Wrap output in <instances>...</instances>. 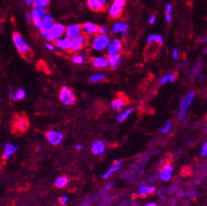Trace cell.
<instances>
[{"instance_id":"1","label":"cell","mask_w":207,"mask_h":206,"mask_svg":"<svg viewBox=\"0 0 207 206\" xmlns=\"http://www.w3.org/2000/svg\"><path fill=\"white\" fill-rule=\"evenodd\" d=\"M13 43L16 46L17 50H18V52L22 57L25 58V57H27L28 55H31V52H32L31 48L23 40V38L19 33L14 32L13 34Z\"/></svg>"},{"instance_id":"2","label":"cell","mask_w":207,"mask_h":206,"mask_svg":"<svg viewBox=\"0 0 207 206\" xmlns=\"http://www.w3.org/2000/svg\"><path fill=\"white\" fill-rule=\"evenodd\" d=\"M194 97H195V93H189V94H187V95L183 98V100L182 101V102H181L180 104V107H179L180 112L178 114V120L183 119V117L186 116V112L188 111L189 106L191 105V101H193Z\"/></svg>"},{"instance_id":"3","label":"cell","mask_w":207,"mask_h":206,"mask_svg":"<svg viewBox=\"0 0 207 206\" xmlns=\"http://www.w3.org/2000/svg\"><path fill=\"white\" fill-rule=\"evenodd\" d=\"M59 99L65 105H73L75 102V96L67 86L62 87L59 93Z\"/></svg>"},{"instance_id":"4","label":"cell","mask_w":207,"mask_h":206,"mask_svg":"<svg viewBox=\"0 0 207 206\" xmlns=\"http://www.w3.org/2000/svg\"><path fill=\"white\" fill-rule=\"evenodd\" d=\"M110 40L109 37L106 35H99L95 37V39L93 41V48L94 50L102 51L107 48Z\"/></svg>"},{"instance_id":"5","label":"cell","mask_w":207,"mask_h":206,"mask_svg":"<svg viewBox=\"0 0 207 206\" xmlns=\"http://www.w3.org/2000/svg\"><path fill=\"white\" fill-rule=\"evenodd\" d=\"M82 32V27L80 25L73 24L67 27L66 31H65V35H66V37L69 38L70 40H74L75 38L81 36Z\"/></svg>"},{"instance_id":"6","label":"cell","mask_w":207,"mask_h":206,"mask_svg":"<svg viewBox=\"0 0 207 206\" xmlns=\"http://www.w3.org/2000/svg\"><path fill=\"white\" fill-rule=\"evenodd\" d=\"M63 134L57 131H54V130H51V131H48L45 134V138L47 139V140L53 145H57L59 143H61L62 139H63Z\"/></svg>"},{"instance_id":"7","label":"cell","mask_w":207,"mask_h":206,"mask_svg":"<svg viewBox=\"0 0 207 206\" xmlns=\"http://www.w3.org/2000/svg\"><path fill=\"white\" fill-rule=\"evenodd\" d=\"M50 30H51L53 40H58V39H59V38L64 35L65 31H66L64 25H62V24L60 23H55L53 26L50 28Z\"/></svg>"},{"instance_id":"8","label":"cell","mask_w":207,"mask_h":206,"mask_svg":"<svg viewBox=\"0 0 207 206\" xmlns=\"http://www.w3.org/2000/svg\"><path fill=\"white\" fill-rule=\"evenodd\" d=\"M122 47V44L121 41L117 39H114L112 41H110L108 46L106 48V52L108 54V55H117L119 53Z\"/></svg>"},{"instance_id":"9","label":"cell","mask_w":207,"mask_h":206,"mask_svg":"<svg viewBox=\"0 0 207 206\" xmlns=\"http://www.w3.org/2000/svg\"><path fill=\"white\" fill-rule=\"evenodd\" d=\"M85 41H86V36L83 35H81L77 38L72 40L71 46L69 50H71L72 52H77L84 46Z\"/></svg>"},{"instance_id":"10","label":"cell","mask_w":207,"mask_h":206,"mask_svg":"<svg viewBox=\"0 0 207 206\" xmlns=\"http://www.w3.org/2000/svg\"><path fill=\"white\" fill-rule=\"evenodd\" d=\"M122 13V7L118 5L117 3H113L109 8V15L112 18H117L121 15Z\"/></svg>"},{"instance_id":"11","label":"cell","mask_w":207,"mask_h":206,"mask_svg":"<svg viewBox=\"0 0 207 206\" xmlns=\"http://www.w3.org/2000/svg\"><path fill=\"white\" fill-rule=\"evenodd\" d=\"M88 8L94 12H102L105 10L103 4L99 0H87Z\"/></svg>"},{"instance_id":"12","label":"cell","mask_w":207,"mask_h":206,"mask_svg":"<svg viewBox=\"0 0 207 206\" xmlns=\"http://www.w3.org/2000/svg\"><path fill=\"white\" fill-rule=\"evenodd\" d=\"M71 41L72 40L68 37L59 38L56 40V45L61 50H69L71 46Z\"/></svg>"},{"instance_id":"13","label":"cell","mask_w":207,"mask_h":206,"mask_svg":"<svg viewBox=\"0 0 207 206\" xmlns=\"http://www.w3.org/2000/svg\"><path fill=\"white\" fill-rule=\"evenodd\" d=\"M82 31L88 35H93L98 32L99 27L93 22H86L82 25Z\"/></svg>"},{"instance_id":"14","label":"cell","mask_w":207,"mask_h":206,"mask_svg":"<svg viewBox=\"0 0 207 206\" xmlns=\"http://www.w3.org/2000/svg\"><path fill=\"white\" fill-rule=\"evenodd\" d=\"M93 65L97 68H106L108 66L109 62L108 59L104 57V56H101V57H96L93 59Z\"/></svg>"},{"instance_id":"15","label":"cell","mask_w":207,"mask_h":206,"mask_svg":"<svg viewBox=\"0 0 207 206\" xmlns=\"http://www.w3.org/2000/svg\"><path fill=\"white\" fill-rule=\"evenodd\" d=\"M17 147L15 145H13V143H6L5 147H4V153H3V158L5 160H8L10 156L13 153H15L17 150Z\"/></svg>"},{"instance_id":"16","label":"cell","mask_w":207,"mask_h":206,"mask_svg":"<svg viewBox=\"0 0 207 206\" xmlns=\"http://www.w3.org/2000/svg\"><path fill=\"white\" fill-rule=\"evenodd\" d=\"M173 166H171L170 164L168 165H166L164 166V168L161 172L160 174V178L164 181H167L171 179V176H172V173H173Z\"/></svg>"},{"instance_id":"17","label":"cell","mask_w":207,"mask_h":206,"mask_svg":"<svg viewBox=\"0 0 207 206\" xmlns=\"http://www.w3.org/2000/svg\"><path fill=\"white\" fill-rule=\"evenodd\" d=\"M32 17L34 21L36 20H42L43 17L45 15V10L44 8H34L32 10Z\"/></svg>"},{"instance_id":"18","label":"cell","mask_w":207,"mask_h":206,"mask_svg":"<svg viewBox=\"0 0 207 206\" xmlns=\"http://www.w3.org/2000/svg\"><path fill=\"white\" fill-rule=\"evenodd\" d=\"M105 149V145L104 143L101 141H96L93 143L92 146V151L95 155H100L104 152Z\"/></svg>"},{"instance_id":"19","label":"cell","mask_w":207,"mask_h":206,"mask_svg":"<svg viewBox=\"0 0 207 206\" xmlns=\"http://www.w3.org/2000/svg\"><path fill=\"white\" fill-rule=\"evenodd\" d=\"M15 127L20 131H25L28 127V122L26 118H18L15 121Z\"/></svg>"},{"instance_id":"20","label":"cell","mask_w":207,"mask_h":206,"mask_svg":"<svg viewBox=\"0 0 207 206\" xmlns=\"http://www.w3.org/2000/svg\"><path fill=\"white\" fill-rule=\"evenodd\" d=\"M107 59H108L109 64L112 69H116L121 61V56L118 54L117 55H108Z\"/></svg>"},{"instance_id":"21","label":"cell","mask_w":207,"mask_h":206,"mask_svg":"<svg viewBox=\"0 0 207 206\" xmlns=\"http://www.w3.org/2000/svg\"><path fill=\"white\" fill-rule=\"evenodd\" d=\"M177 76H178V74L176 72H173L171 74H167V75H165L164 77L161 78L159 80V82L161 84H166L168 82H175V80L177 79Z\"/></svg>"},{"instance_id":"22","label":"cell","mask_w":207,"mask_h":206,"mask_svg":"<svg viewBox=\"0 0 207 206\" xmlns=\"http://www.w3.org/2000/svg\"><path fill=\"white\" fill-rule=\"evenodd\" d=\"M124 105H125L124 97H118L117 99H115L114 101H112L111 106H112V109H114L116 111H121Z\"/></svg>"},{"instance_id":"23","label":"cell","mask_w":207,"mask_h":206,"mask_svg":"<svg viewBox=\"0 0 207 206\" xmlns=\"http://www.w3.org/2000/svg\"><path fill=\"white\" fill-rule=\"evenodd\" d=\"M128 28V25L125 22H117L114 24L112 27V32L114 33H119V32H125Z\"/></svg>"},{"instance_id":"24","label":"cell","mask_w":207,"mask_h":206,"mask_svg":"<svg viewBox=\"0 0 207 206\" xmlns=\"http://www.w3.org/2000/svg\"><path fill=\"white\" fill-rule=\"evenodd\" d=\"M121 165V160H118V161L115 162L114 164H113V166H112L111 168H109V169L107 170V172L102 176V178H103V179H106V178L110 177L111 174H112L115 171H117V169H119Z\"/></svg>"},{"instance_id":"25","label":"cell","mask_w":207,"mask_h":206,"mask_svg":"<svg viewBox=\"0 0 207 206\" xmlns=\"http://www.w3.org/2000/svg\"><path fill=\"white\" fill-rule=\"evenodd\" d=\"M43 23H44V27H45V29H49L51 28L54 24V21L51 16L50 14H45V17H43L42 19Z\"/></svg>"},{"instance_id":"26","label":"cell","mask_w":207,"mask_h":206,"mask_svg":"<svg viewBox=\"0 0 207 206\" xmlns=\"http://www.w3.org/2000/svg\"><path fill=\"white\" fill-rule=\"evenodd\" d=\"M147 42L151 43V42H155L159 45H162L163 44V38L159 35H150L148 39H147Z\"/></svg>"},{"instance_id":"27","label":"cell","mask_w":207,"mask_h":206,"mask_svg":"<svg viewBox=\"0 0 207 206\" xmlns=\"http://www.w3.org/2000/svg\"><path fill=\"white\" fill-rule=\"evenodd\" d=\"M133 111H134V107L129 109V110L125 111V112H123V113L120 114L119 116H117V120H118L119 122H123L124 120H125L127 119V117L130 116V114L132 113Z\"/></svg>"},{"instance_id":"28","label":"cell","mask_w":207,"mask_h":206,"mask_svg":"<svg viewBox=\"0 0 207 206\" xmlns=\"http://www.w3.org/2000/svg\"><path fill=\"white\" fill-rule=\"evenodd\" d=\"M68 181H69V180H68V178L66 177H60L56 179V181H55V185L57 187L62 188L67 185Z\"/></svg>"},{"instance_id":"29","label":"cell","mask_w":207,"mask_h":206,"mask_svg":"<svg viewBox=\"0 0 207 206\" xmlns=\"http://www.w3.org/2000/svg\"><path fill=\"white\" fill-rule=\"evenodd\" d=\"M154 190H155V187L154 186H151V187H146V186H142V187L140 188V190L138 191V194L140 196H146L148 194H150V193L154 192Z\"/></svg>"},{"instance_id":"30","label":"cell","mask_w":207,"mask_h":206,"mask_svg":"<svg viewBox=\"0 0 207 206\" xmlns=\"http://www.w3.org/2000/svg\"><path fill=\"white\" fill-rule=\"evenodd\" d=\"M50 0H33V5L35 8H45L49 4Z\"/></svg>"},{"instance_id":"31","label":"cell","mask_w":207,"mask_h":206,"mask_svg":"<svg viewBox=\"0 0 207 206\" xmlns=\"http://www.w3.org/2000/svg\"><path fill=\"white\" fill-rule=\"evenodd\" d=\"M202 66H203V63L201 60H199L197 62V65L195 67V69H193V74H192V80L194 79V78L197 76V74H199V72L201 71Z\"/></svg>"},{"instance_id":"32","label":"cell","mask_w":207,"mask_h":206,"mask_svg":"<svg viewBox=\"0 0 207 206\" xmlns=\"http://www.w3.org/2000/svg\"><path fill=\"white\" fill-rule=\"evenodd\" d=\"M41 35L43 36V37L46 39V40H50V41H53V39H52V35H51V30L50 28L49 29H44L41 31Z\"/></svg>"},{"instance_id":"33","label":"cell","mask_w":207,"mask_h":206,"mask_svg":"<svg viewBox=\"0 0 207 206\" xmlns=\"http://www.w3.org/2000/svg\"><path fill=\"white\" fill-rule=\"evenodd\" d=\"M25 95H26V93H25V91L23 89H18L16 95L14 96L13 99L15 101L21 100V99H23L25 97Z\"/></svg>"},{"instance_id":"34","label":"cell","mask_w":207,"mask_h":206,"mask_svg":"<svg viewBox=\"0 0 207 206\" xmlns=\"http://www.w3.org/2000/svg\"><path fill=\"white\" fill-rule=\"evenodd\" d=\"M105 78V75H102V74H96V75H93L91 76L90 80L92 82H98V81H102Z\"/></svg>"},{"instance_id":"35","label":"cell","mask_w":207,"mask_h":206,"mask_svg":"<svg viewBox=\"0 0 207 206\" xmlns=\"http://www.w3.org/2000/svg\"><path fill=\"white\" fill-rule=\"evenodd\" d=\"M34 24L38 30L42 31V30L45 29V27H44V23H43L42 20H36V21H34Z\"/></svg>"},{"instance_id":"36","label":"cell","mask_w":207,"mask_h":206,"mask_svg":"<svg viewBox=\"0 0 207 206\" xmlns=\"http://www.w3.org/2000/svg\"><path fill=\"white\" fill-rule=\"evenodd\" d=\"M73 62L75 63H77V64H80L83 62V57L80 55H78L75 56L73 58Z\"/></svg>"},{"instance_id":"37","label":"cell","mask_w":207,"mask_h":206,"mask_svg":"<svg viewBox=\"0 0 207 206\" xmlns=\"http://www.w3.org/2000/svg\"><path fill=\"white\" fill-rule=\"evenodd\" d=\"M170 128H171V122L167 121L164 126L160 129L159 131H160V132H162V133H167V131L170 130Z\"/></svg>"},{"instance_id":"38","label":"cell","mask_w":207,"mask_h":206,"mask_svg":"<svg viewBox=\"0 0 207 206\" xmlns=\"http://www.w3.org/2000/svg\"><path fill=\"white\" fill-rule=\"evenodd\" d=\"M98 33L100 35H106L107 33V29L104 26H101L98 28Z\"/></svg>"},{"instance_id":"39","label":"cell","mask_w":207,"mask_h":206,"mask_svg":"<svg viewBox=\"0 0 207 206\" xmlns=\"http://www.w3.org/2000/svg\"><path fill=\"white\" fill-rule=\"evenodd\" d=\"M201 153L203 156H206L207 155V142L205 143V145L203 146V148H202Z\"/></svg>"},{"instance_id":"40","label":"cell","mask_w":207,"mask_h":206,"mask_svg":"<svg viewBox=\"0 0 207 206\" xmlns=\"http://www.w3.org/2000/svg\"><path fill=\"white\" fill-rule=\"evenodd\" d=\"M165 8H166L167 13H171V12H172V5L170 3H166L165 4Z\"/></svg>"},{"instance_id":"41","label":"cell","mask_w":207,"mask_h":206,"mask_svg":"<svg viewBox=\"0 0 207 206\" xmlns=\"http://www.w3.org/2000/svg\"><path fill=\"white\" fill-rule=\"evenodd\" d=\"M178 57V50L177 48H175V49L173 50V58L174 59H177Z\"/></svg>"},{"instance_id":"42","label":"cell","mask_w":207,"mask_h":206,"mask_svg":"<svg viewBox=\"0 0 207 206\" xmlns=\"http://www.w3.org/2000/svg\"><path fill=\"white\" fill-rule=\"evenodd\" d=\"M114 2H115V3H117L118 5L123 7V6L125 5V0H116V1H114Z\"/></svg>"},{"instance_id":"43","label":"cell","mask_w":207,"mask_h":206,"mask_svg":"<svg viewBox=\"0 0 207 206\" xmlns=\"http://www.w3.org/2000/svg\"><path fill=\"white\" fill-rule=\"evenodd\" d=\"M155 20H156V16H155L154 14H153V15H151L150 17H149V23L154 24Z\"/></svg>"},{"instance_id":"44","label":"cell","mask_w":207,"mask_h":206,"mask_svg":"<svg viewBox=\"0 0 207 206\" xmlns=\"http://www.w3.org/2000/svg\"><path fill=\"white\" fill-rule=\"evenodd\" d=\"M59 201L61 202V204H63V205H64V204H66L67 201H68V197H67V196H64V197H62V198H60Z\"/></svg>"},{"instance_id":"45","label":"cell","mask_w":207,"mask_h":206,"mask_svg":"<svg viewBox=\"0 0 207 206\" xmlns=\"http://www.w3.org/2000/svg\"><path fill=\"white\" fill-rule=\"evenodd\" d=\"M166 21H167V22H168L169 23L170 21H172V17H171V14L170 13H166Z\"/></svg>"},{"instance_id":"46","label":"cell","mask_w":207,"mask_h":206,"mask_svg":"<svg viewBox=\"0 0 207 206\" xmlns=\"http://www.w3.org/2000/svg\"><path fill=\"white\" fill-rule=\"evenodd\" d=\"M46 48H47L48 50H54V45H52V44H51V43H47V44H46Z\"/></svg>"},{"instance_id":"47","label":"cell","mask_w":207,"mask_h":206,"mask_svg":"<svg viewBox=\"0 0 207 206\" xmlns=\"http://www.w3.org/2000/svg\"><path fill=\"white\" fill-rule=\"evenodd\" d=\"M26 19H27V21H28V22H30V21H31V20H32V15H30V14H28V13H27L26 14Z\"/></svg>"},{"instance_id":"48","label":"cell","mask_w":207,"mask_h":206,"mask_svg":"<svg viewBox=\"0 0 207 206\" xmlns=\"http://www.w3.org/2000/svg\"><path fill=\"white\" fill-rule=\"evenodd\" d=\"M8 94H9V97L11 98V99H12V98L13 97H13V90L11 89V88H9V90H8Z\"/></svg>"},{"instance_id":"49","label":"cell","mask_w":207,"mask_h":206,"mask_svg":"<svg viewBox=\"0 0 207 206\" xmlns=\"http://www.w3.org/2000/svg\"><path fill=\"white\" fill-rule=\"evenodd\" d=\"M25 2L27 3V5H31L32 4V0H25Z\"/></svg>"},{"instance_id":"50","label":"cell","mask_w":207,"mask_h":206,"mask_svg":"<svg viewBox=\"0 0 207 206\" xmlns=\"http://www.w3.org/2000/svg\"><path fill=\"white\" fill-rule=\"evenodd\" d=\"M145 206H157V205L155 203H149V204H147Z\"/></svg>"},{"instance_id":"51","label":"cell","mask_w":207,"mask_h":206,"mask_svg":"<svg viewBox=\"0 0 207 206\" xmlns=\"http://www.w3.org/2000/svg\"><path fill=\"white\" fill-rule=\"evenodd\" d=\"M121 36H122V38H125L126 36V32H123L122 34H121Z\"/></svg>"},{"instance_id":"52","label":"cell","mask_w":207,"mask_h":206,"mask_svg":"<svg viewBox=\"0 0 207 206\" xmlns=\"http://www.w3.org/2000/svg\"><path fill=\"white\" fill-rule=\"evenodd\" d=\"M76 148H77V149H81V148H82V145H81V144H79V145L76 146Z\"/></svg>"},{"instance_id":"53","label":"cell","mask_w":207,"mask_h":206,"mask_svg":"<svg viewBox=\"0 0 207 206\" xmlns=\"http://www.w3.org/2000/svg\"><path fill=\"white\" fill-rule=\"evenodd\" d=\"M99 1H100V2H101V3H102V4H104V3H105L106 2V0H99Z\"/></svg>"},{"instance_id":"54","label":"cell","mask_w":207,"mask_h":206,"mask_svg":"<svg viewBox=\"0 0 207 206\" xmlns=\"http://www.w3.org/2000/svg\"><path fill=\"white\" fill-rule=\"evenodd\" d=\"M205 78L204 75H201V80H203V78Z\"/></svg>"},{"instance_id":"55","label":"cell","mask_w":207,"mask_h":206,"mask_svg":"<svg viewBox=\"0 0 207 206\" xmlns=\"http://www.w3.org/2000/svg\"><path fill=\"white\" fill-rule=\"evenodd\" d=\"M204 53H207V48H205L204 50Z\"/></svg>"},{"instance_id":"56","label":"cell","mask_w":207,"mask_h":206,"mask_svg":"<svg viewBox=\"0 0 207 206\" xmlns=\"http://www.w3.org/2000/svg\"><path fill=\"white\" fill-rule=\"evenodd\" d=\"M114 1H116V0H114Z\"/></svg>"}]
</instances>
